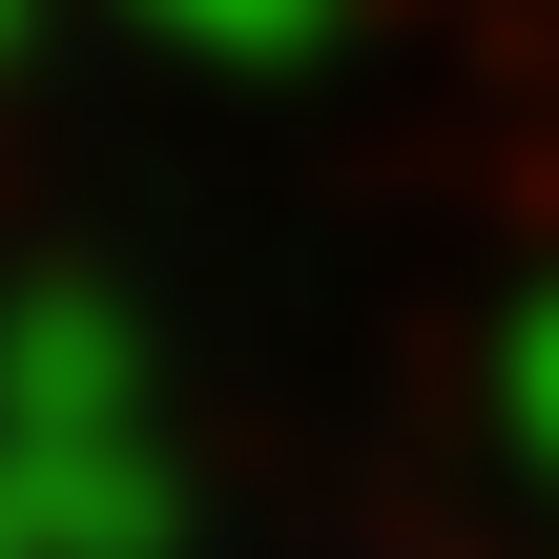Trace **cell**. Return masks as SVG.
Segmentation results:
<instances>
[{
    "label": "cell",
    "mask_w": 559,
    "mask_h": 559,
    "mask_svg": "<svg viewBox=\"0 0 559 559\" xmlns=\"http://www.w3.org/2000/svg\"><path fill=\"white\" fill-rule=\"evenodd\" d=\"M166 539V456L124 415V311L41 290L0 311V559H145Z\"/></svg>",
    "instance_id": "1"
},
{
    "label": "cell",
    "mask_w": 559,
    "mask_h": 559,
    "mask_svg": "<svg viewBox=\"0 0 559 559\" xmlns=\"http://www.w3.org/2000/svg\"><path fill=\"white\" fill-rule=\"evenodd\" d=\"M124 21H166V41H228V62H270V41H311L332 0H124Z\"/></svg>",
    "instance_id": "2"
},
{
    "label": "cell",
    "mask_w": 559,
    "mask_h": 559,
    "mask_svg": "<svg viewBox=\"0 0 559 559\" xmlns=\"http://www.w3.org/2000/svg\"><path fill=\"white\" fill-rule=\"evenodd\" d=\"M498 415H519V456H539V477H559V290H539V311H519V353H498Z\"/></svg>",
    "instance_id": "3"
},
{
    "label": "cell",
    "mask_w": 559,
    "mask_h": 559,
    "mask_svg": "<svg viewBox=\"0 0 559 559\" xmlns=\"http://www.w3.org/2000/svg\"><path fill=\"white\" fill-rule=\"evenodd\" d=\"M21 21H41V0H0V41H21Z\"/></svg>",
    "instance_id": "4"
}]
</instances>
